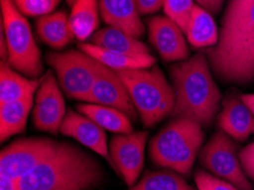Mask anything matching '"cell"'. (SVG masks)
Masks as SVG:
<instances>
[{"label":"cell","instance_id":"obj_1","mask_svg":"<svg viewBox=\"0 0 254 190\" xmlns=\"http://www.w3.org/2000/svg\"><path fill=\"white\" fill-rule=\"evenodd\" d=\"M205 54L222 83L248 86L254 81V0H229L218 44Z\"/></svg>","mask_w":254,"mask_h":190},{"label":"cell","instance_id":"obj_2","mask_svg":"<svg viewBox=\"0 0 254 190\" xmlns=\"http://www.w3.org/2000/svg\"><path fill=\"white\" fill-rule=\"evenodd\" d=\"M106 178L97 157L71 141H60L45 162L18 179L21 190H95Z\"/></svg>","mask_w":254,"mask_h":190},{"label":"cell","instance_id":"obj_3","mask_svg":"<svg viewBox=\"0 0 254 190\" xmlns=\"http://www.w3.org/2000/svg\"><path fill=\"white\" fill-rule=\"evenodd\" d=\"M169 75L175 90L171 118L194 120L204 129H210L221 111L222 97L205 52L172 64Z\"/></svg>","mask_w":254,"mask_h":190},{"label":"cell","instance_id":"obj_4","mask_svg":"<svg viewBox=\"0 0 254 190\" xmlns=\"http://www.w3.org/2000/svg\"><path fill=\"white\" fill-rule=\"evenodd\" d=\"M203 129L194 120L172 118L149 142L152 162L160 168L190 176L205 139Z\"/></svg>","mask_w":254,"mask_h":190},{"label":"cell","instance_id":"obj_5","mask_svg":"<svg viewBox=\"0 0 254 190\" xmlns=\"http://www.w3.org/2000/svg\"><path fill=\"white\" fill-rule=\"evenodd\" d=\"M121 77L145 127H153L171 116L175 90L157 65L148 68L121 69Z\"/></svg>","mask_w":254,"mask_h":190},{"label":"cell","instance_id":"obj_6","mask_svg":"<svg viewBox=\"0 0 254 190\" xmlns=\"http://www.w3.org/2000/svg\"><path fill=\"white\" fill-rule=\"evenodd\" d=\"M1 32L7 42V60L15 71L39 79L44 73L40 49L34 40L31 26L13 0H0Z\"/></svg>","mask_w":254,"mask_h":190},{"label":"cell","instance_id":"obj_7","mask_svg":"<svg viewBox=\"0 0 254 190\" xmlns=\"http://www.w3.org/2000/svg\"><path fill=\"white\" fill-rule=\"evenodd\" d=\"M46 62L54 71L68 98L88 100L96 77V60L82 50L49 52Z\"/></svg>","mask_w":254,"mask_h":190},{"label":"cell","instance_id":"obj_8","mask_svg":"<svg viewBox=\"0 0 254 190\" xmlns=\"http://www.w3.org/2000/svg\"><path fill=\"white\" fill-rule=\"evenodd\" d=\"M198 160L207 172L240 190H254L240 160V147L232 137L219 130L199 150Z\"/></svg>","mask_w":254,"mask_h":190},{"label":"cell","instance_id":"obj_9","mask_svg":"<svg viewBox=\"0 0 254 190\" xmlns=\"http://www.w3.org/2000/svg\"><path fill=\"white\" fill-rule=\"evenodd\" d=\"M60 140L48 137H30L16 139L2 148L0 154L1 174L21 179L45 162L55 152Z\"/></svg>","mask_w":254,"mask_h":190},{"label":"cell","instance_id":"obj_10","mask_svg":"<svg viewBox=\"0 0 254 190\" xmlns=\"http://www.w3.org/2000/svg\"><path fill=\"white\" fill-rule=\"evenodd\" d=\"M57 77L48 71L34 97L32 122L38 130L56 135L66 115L64 98Z\"/></svg>","mask_w":254,"mask_h":190},{"label":"cell","instance_id":"obj_11","mask_svg":"<svg viewBox=\"0 0 254 190\" xmlns=\"http://www.w3.org/2000/svg\"><path fill=\"white\" fill-rule=\"evenodd\" d=\"M147 138V131H132L117 134L111 141L110 154L117 168V174L125 180L128 187L136 184L142 171Z\"/></svg>","mask_w":254,"mask_h":190},{"label":"cell","instance_id":"obj_12","mask_svg":"<svg viewBox=\"0 0 254 190\" xmlns=\"http://www.w3.org/2000/svg\"><path fill=\"white\" fill-rule=\"evenodd\" d=\"M87 102L117 108L129 116L131 121L138 120V112L121 77L117 71L98 61H96L95 82Z\"/></svg>","mask_w":254,"mask_h":190},{"label":"cell","instance_id":"obj_13","mask_svg":"<svg viewBox=\"0 0 254 190\" xmlns=\"http://www.w3.org/2000/svg\"><path fill=\"white\" fill-rule=\"evenodd\" d=\"M184 31L168 16L148 19V38L165 63H179L190 58Z\"/></svg>","mask_w":254,"mask_h":190},{"label":"cell","instance_id":"obj_14","mask_svg":"<svg viewBox=\"0 0 254 190\" xmlns=\"http://www.w3.org/2000/svg\"><path fill=\"white\" fill-rule=\"evenodd\" d=\"M60 132L65 137L75 139L84 147L91 149L96 154L101 155L117 173V168H115L112 157H111L110 149L107 148L105 130L99 127L97 123L87 118L86 115L70 108L66 111V115L62 122Z\"/></svg>","mask_w":254,"mask_h":190},{"label":"cell","instance_id":"obj_15","mask_svg":"<svg viewBox=\"0 0 254 190\" xmlns=\"http://www.w3.org/2000/svg\"><path fill=\"white\" fill-rule=\"evenodd\" d=\"M217 124L219 129L238 142L254 137L253 112L243 102L242 95L235 90H230L225 98H222Z\"/></svg>","mask_w":254,"mask_h":190},{"label":"cell","instance_id":"obj_16","mask_svg":"<svg viewBox=\"0 0 254 190\" xmlns=\"http://www.w3.org/2000/svg\"><path fill=\"white\" fill-rule=\"evenodd\" d=\"M99 14L109 26L139 39L145 33L136 0H98Z\"/></svg>","mask_w":254,"mask_h":190},{"label":"cell","instance_id":"obj_17","mask_svg":"<svg viewBox=\"0 0 254 190\" xmlns=\"http://www.w3.org/2000/svg\"><path fill=\"white\" fill-rule=\"evenodd\" d=\"M36 29L40 40L53 49H63L76 39L65 10L53 11L39 17Z\"/></svg>","mask_w":254,"mask_h":190},{"label":"cell","instance_id":"obj_18","mask_svg":"<svg viewBox=\"0 0 254 190\" xmlns=\"http://www.w3.org/2000/svg\"><path fill=\"white\" fill-rule=\"evenodd\" d=\"M44 76L39 79H30L21 74L7 63L1 61L0 65V104L15 102L37 92Z\"/></svg>","mask_w":254,"mask_h":190},{"label":"cell","instance_id":"obj_19","mask_svg":"<svg viewBox=\"0 0 254 190\" xmlns=\"http://www.w3.org/2000/svg\"><path fill=\"white\" fill-rule=\"evenodd\" d=\"M79 49L83 53L94 57L99 63L105 66L121 71V69H137V68H148L155 65V57L149 55H128L112 52V50L98 47L90 42H81L79 45Z\"/></svg>","mask_w":254,"mask_h":190},{"label":"cell","instance_id":"obj_20","mask_svg":"<svg viewBox=\"0 0 254 190\" xmlns=\"http://www.w3.org/2000/svg\"><path fill=\"white\" fill-rule=\"evenodd\" d=\"M90 44L112 52L128 54V55H149L148 46L123 31L107 26L98 30L90 38Z\"/></svg>","mask_w":254,"mask_h":190},{"label":"cell","instance_id":"obj_21","mask_svg":"<svg viewBox=\"0 0 254 190\" xmlns=\"http://www.w3.org/2000/svg\"><path fill=\"white\" fill-rule=\"evenodd\" d=\"M75 108L79 113L86 115L104 130L117 134H126L133 131L131 120L129 119V116L117 108L91 103L79 104Z\"/></svg>","mask_w":254,"mask_h":190},{"label":"cell","instance_id":"obj_22","mask_svg":"<svg viewBox=\"0 0 254 190\" xmlns=\"http://www.w3.org/2000/svg\"><path fill=\"white\" fill-rule=\"evenodd\" d=\"M186 38L194 48L214 47L219 40V31L212 14L198 5H195L186 32Z\"/></svg>","mask_w":254,"mask_h":190},{"label":"cell","instance_id":"obj_23","mask_svg":"<svg viewBox=\"0 0 254 190\" xmlns=\"http://www.w3.org/2000/svg\"><path fill=\"white\" fill-rule=\"evenodd\" d=\"M33 96L15 102L0 104V139L6 141L11 135L22 133L25 130Z\"/></svg>","mask_w":254,"mask_h":190},{"label":"cell","instance_id":"obj_24","mask_svg":"<svg viewBox=\"0 0 254 190\" xmlns=\"http://www.w3.org/2000/svg\"><path fill=\"white\" fill-rule=\"evenodd\" d=\"M98 0H75L72 5L70 24L79 41H86L99 24Z\"/></svg>","mask_w":254,"mask_h":190},{"label":"cell","instance_id":"obj_25","mask_svg":"<svg viewBox=\"0 0 254 190\" xmlns=\"http://www.w3.org/2000/svg\"><path fill=\"white\" fill-rule=\"evenodd\" d=\"M128 190H196L182 174L170 169L146 171Z\"/></svg>","mask_w":254,"mask_h":190},{"label":"cell","instance_id":"obj_26","mask_svg":"<svg viewBox=\"0 0 254 190\" xmlns=\"http://www.w3.org/2000/svg\"><path fill=\"white\" fill-rule=\"evenodd\" d=\"M194 0H164L163 9L167 16L172 19L186 34L194 9Z\"/></svg>","mask_w":254,"mask_h":190},{"label":"cell","instance_id":"obj_27","mask_svg":"<svg viewBox=\"0 0 254 190\" xmlns=\"http://www.w3.org/2000/svg\"><path fill=\"white\" fill-rule=\"evenodd\" d=\"M15 6L23 15L30 17H41L54 11L61 0H13Z\"/></svg>","mask_w":254,"mask_h":190},{"label":"cell","instance_id":"obj_28","mask_svg":"<svg viewBox=\"0 0 254 190\" xmlns=\"http://www.w3.org/2000/svg\"><path fill=\"white\" fill-rule=\"evenodd\" d=\"M194 179L197 190H240L229 182L219 179L204 169H196Z\"/></svg>","mask_w":254,"mask_h":190},{"label":"cell","instance_id":"obj_29","mask_svg":"<svg viewBox=\"0 0 254 190\" xmlns=\"http://www.w3.org/2000/svg\"><path fill=\"white\" fill-rule=\"evenodd\" d=\"M240 160L249 179L254 181V142L240 150Z\"/></svg>","mask_w":254,"mask_h":190},{"label":"cell","instance_id":"obj_30","mask_svg":"<svg viewBox=\"0 0 254 190\" xmlns=\"http://www.w3.org/2000/svg\"><path fill=\"white\" fill-rule=\"evenodd\" d=\"M139 14L148 15L159 11L163 7L164 0H136Z\"/></svg>","mask_w":254,"mask_h":190},{"label":"cell","instance_id":"obj_31","mask_svg":"<svg viewBox=\"0 0 254 190\" xmlns=\"http://www.w3.org/2000/svg\"><path fill=\"white\" fill-rule=\"evenodd\" d=\"M194 1L210 14L217 15L221 11L226 0H194Z\"/></svg>","mask_w":254,"mask_h":190},{"label":"cell","instance_id":"obj_32","mask_svg":"<svg viewBox=\"0 0 254 190\" xmlns=\"http://www.w3.org/2000/svg\"><path fill=\"white\" fill-rule=\"evenodd\" d=\"M0 190H21L18 187L17 180L13 179V178H9L5 176V174H1V178H0Z\"/></svg>","mask_w":254,"mask_h":190},{"label":"cell","instance_id":"obj_33","mask_svg":"<svg viewBox=\"0 0 254 190\" xmlns=\"http://www.w3.org/2000/svg\"><path fill=\"white\" fill-rule=\"evenodd\" d=\"M242 99H243V102L246 105H248L250 108H251V111L253 112V114H254V94L242 95Z\"/></svg>","mask_w":254,"mask_h":190},{"label":"cell","instance_id":"obj_34","mask_svg":"<svg viewBox=\"0 0 254 190\" xmlns=\"http://www.w3.org/2000/svg\"><path fill=\"white\" fill-rule=\"evenodd\" d=\"M66 1H67V3H68V5H70V6H72V5H73V3H74V1H75V0H66Z\"/></svg>","mask_w":254,"mask_h":190}]
</instances>
